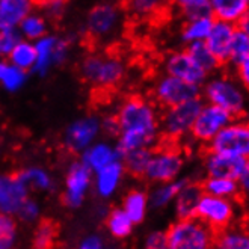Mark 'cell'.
<instances>
[{"instance_id":"obj_1","label":"cell","mask_w":249,"mask_h":249,"mask_svg":"<svg viewBox=\"0 0 249 249\" xmlns=\"http://www.w3.org/2000/svg\"><path fill=\"white\" fill-rule=\"evenodd\" d=\"M80 72L83 80L92 85V98L98 105L109 101L110 95L116 92L125 76V68L120 54L91 53L83 59Z\"/></svg>"},{"instance_id":"obj_2","label":"cell","mask_w":249,"mask_h":249,"mask_svg":"<svg viewBox=\"0 0 249 249\" xmlns=\"http://www.w3.org/2000/svg\"><path fill=\"white\" fill-rule=\"evenodd\" d=\"M204 103L217 106L228 112L232 118L249 116V92L232 72L216 71L201 86Z\"/></svg>"},{"instance_id":"obj_3","label":"cell","mask_w":249,"mask_h":249,"mask_svg":"<svg viewBox=\"0 0 249 249\" xmlns=\"http://www.w3.org/2000/svg\"><path fill=\"white\" fill-rule=\"evenodd\" d=\"M120 133H139L160 141V109L139 94L127 95L115 113Z\"/></svg>"},{"instance_id":"obj_4","label":"cell","mask_w":249,"mask_h":249,"mask_svg":"<svg viewBox=\"0 0 249 249\" xmlns=\"http://www.w3.org/2000/svg\"><path fill=\"white\" fill-rule=\"evenodd\" d=\"M184 162L186 159L181 145L160 138L159 143L153 148L143 178L157 184L174 181L180 177L184 168Z\"/></svg>"},{"instance_id":"obj_5","label":"cell","mask_w":249,"mask_h":249,"mask_svg":"<svg viewBox=\"0 0 249 249\" xmlns=\"http://www.w3.org/2000/svg\"><path fill=\"white\" fill-rule=\"evenodd\" d=\"M216 232L196 216L177 219L165 231L168 249H209L213 248Z\"/></svg>"},{"instance_id":"obj_6","label":"cell","mask_w":249,"mask_h":249,"mask_svg":"<svg viewBox=\"0 0 249 249\" xmlns=\"http://www.w3.org/2000/svg\"><path fill=\"white\" fill-rule=\"evenodd\" d=\"M202 103L199 97L160 110V138L177 143L187 139Z\"/></svg>"},{"instance_id":"obj_7","label":"cell","mask_w":249,"mask_h":249,"mask_svg":"<svg viewBox=\"0 0 249 249\" xmlns=\"http://www.w3.org/2000/svg\"><path fill=\"white\" fill-rule=\"evenodd\" d=\"M240 199H230L202 194L196 207V217L209 225L214 232L222 231L240 219Z\"/></svg>"},{"instance_id":"obj_8","label":"cell","mask_w":249,"mask_h":249,"mask_svg":"<svg viewBox=\"0 0 249 249\" xmlns=\"http://www.w3.org/2000/svg\"><path fill=\"white\" fill-rule=\"evenodd\" d=\"M206 148L249 159V116L232 118Z\"/></svg>"},{"instance_id":"obj_9","label":"cell","mask_w":249,"mask_h":249,"mask_svg":"<svg viewBox=\"0 0 249 249\" xmlns=\"http://www.w3.org/2000/svg\"><path fill=\"white\" fill-rule=\"evenodd\" d=\"M199 97H201L199 86L190 85L181 79L166 74V72L162 77L157 79L151 92V101L160 110L181 105L184 101L199 98Z\"/></svg>"},{"instance_id":"obj_10","label":"cell","mask_w":249,"mask_h":249,"mask_svg":"<svg viewBox=\"0 0 249 249\" xmlns=\"http://www.w3.org/2000/svg\"><path fill=\"white\" fill-rule=\"evenodd\" d=\"M231 120L232 116L224 109L209 103H202L194 125L190 128L189 138L199 145L207 146Z\"/></svg>"},{"instance_id":"obj_11","label":"cell","mask_w":249,"mask_h":249,"mask_svg":"<svg viewBox=\"0 0 249 249\" xmlns=\"http://www.w3.org/2000/svg\"><path fill=\"white\" fill-rule=\"evenodd\" d=\"M163 67L166 74L181 79L190 85H195L199 88L209 77L207 72L195 62V59L189 54L186 49L169 53L163 62Z\"/></svg>"},{"instance_id":"obj_12","label":"cell","mask_w":249,"mask_h":249,"mask_svg":"<svg viewBox=\"0 0 249 249\" xmlns=\"http://www.w3.org/2000/svg\"><path fill=\"white\" fill-rule=\"evenodd\" d=\"M245 159L206 148L202 156V169L206 177H225L239 180L245 168Z\"/></svg>"},{"instance_id":"obj_13","label":"cell","mask_w":249,"mask_h":249,"mask_svg":"<svg viewBox=\"0 0 249 249\" xmlns=\"http://www.w3.org/2000/svg\"><path fill=\"white\" fill-rule=\"evenodd\" d=\"M120 17V11L110 3H101L91 9L86 21V32L89 42L92 44L97 38L106 36L113 31Z\"/></svg>"},{"instance_id":"obj_14","label":"cell","mask_w":249,"mask_h":249,"mask_svg":"<svg viewBox=\"0 0 249 249\" xmlns=\"http://www.w3.org/2000/svg\"><path fill=\"white\" fill-rule=\"evenodd\" d=\"M27 199V187L16 174L0 175V213H17Z\"/></svg>"},{"instance_id":"obj_15","label":"cell","mask_w":249,"mask_h":249,"mask_svg":"<svg viewBox=\"0 0 249 249\" xmlns=\"http://www.w3.org/2000/svg\"><path fill=\"white\" fill-rule=\"evenodd\" d=\"M236 32V24L225 21V20H216L212 26V31L206 38V46L209 50L217 57V61L222 64V67L228 62V53L230 46L232 41V35Z\"/></svg>"},{"instance_id":"obj_16","label":"cell","mask_w":249,"mask_h":249,"mask_svg":"<svg viewBox=\"0 0 249 249\" xmlns=\"http://www.w3.org/2000/svg\"><path fill=\"white\" fill-rule=\"evenodd\" d=\"M91 181V168L85 162L72 163L67 175V192L64 202L70 207H77L83 201L85 192Z\"/></svg>"},{"instance_id":"obj_17","label":"cell","mask_w":249,"mask_h":249,"mask_svg":"<svg viewBox=\"0 0 249 249\" xmlns=\"http://www.w3.org/2000/svg\"><path fill=\"white\" fill-rule=\"evenodd\" d=\"M98 133V121L95 118H83L72 123L65 133V146L71 153L85 150Z\"/></svg>"},{"instance_id":"obj_18","label":"cell","mask_w":249,"mask_h":249,"mask_svg":"<svg viewBox=\"0 0 249 249\" xmlns=\"http://www.w3.org/2000/svg\"><path fill=\"white\" fill-rule=\"evenodd\" d=\"M169 0H123V9L138 20H157L168 9Z\"/></svg>"},{"instance_id":"obj_19","label":"cell","mask_w":249,"mask_h":249,"mask_svg":"<svg viewBox=\"0 0 249 249\" xmlns=\"http://www.w3.org/2000/svg\"><path fill=\"white\" fill-rule=\"evenodd\" d=\"M202 194L204 192H202L201 183L186 180V183L183 184L180 192L174 199L177 217L178 219L194 217L196 214V207H198V202H199V198L202 196Z\"/></svg>"},{"instance_id":"obj_20","label":"cell","mask_w":249,"mask_h":249,"mask_svg":"<svg viewBox=\"0 0 249 249\" xmlns=\"http://www.w3.org/2000/svg\"><path fill=\"white\" fill-rule=\"evenodd\" d=\"M214 23V17L210 12L198 14V16L186 17L181 26V39L186 44L201 42L206 41L207 35L212 31V26Z\"/></svg>"},{"instance_id":"obj_21","label":"cell","mask_w":249,"mask_h":249,"mask_svg":"<svg viewBox=\"0 0 249 249\" xmlns=\"http://www.w3.org/2000/svg\"><path fill=\"white\" fill-rule=\"evenodd\" d=\"M36 62L34 65L35 71L44 72L53 62H57L67 50V44L53 36L42 38L36 44Z\"/></svg>"},{"instance_id":"obj_22","label":"cell","mask_w":249,"mask_h":249,"mask_svg":"<svg viewBox=\"0 0 249 249\" xmlns=\"http://www.w3.org/2000/svg\"><path fill=\"white\" fill-rule=\"evenodd\" d=\"M213 249H249V225L236 222L216 232Z\"/></svg>"},{"instance_id":"obj_23","label":"cell","mask_w":249,"mask_h":249,"mask_svg":"<svg viewBox=\"0 0 249 249\" xmlns=\"http://www.w3.org/2000/svg\"><path fill=\"white\" fill-rule=\"evenodd\" d=\"M210 14L216 20L234 23L249 8V0H209Z\"/></svg>"},{"instance_id":"obj_24","label":"cell","mask_w":249,"mask_h":249,"mask_svg":"<svg viewBox=\"0 0 249 249\" xmlns=\"http://www.w3.org/2000/svg\"><path fill=\"white\" fill-rule=\"evenodd\" d=\"M202 192L213 196L240 199V186L236 178L225 177H206L201 183Z\"/></svg>"},{"instance_id":"obj_25","label":"cell","mask_w":249,"mask_h":249,"mask_svg":"<svg viewBox=\"0 0 249 249\" xmlns=\"http://www.w3.org/2000/svg\"><path fill=\"white\" fill-rule=\"evenodd\" d=\"M31 0H0V23L16 27L18 26L32 9Z\"/></svg>"},{"instance_id":"obj_26","label":"cell","mask_w":249,"mask_h":249,"mask_svg":"<svg viewBox=\"0 0 249 249\" xmlns=\"http://www.w3.org/2000/svg\"><path fill=\"white\" fill-rule=\"evenodd\" d=\"M118 157H120L118 150H113L109 145L100 143V145L92 146V148H89L83 154V162L91 169L100 171L101 168L107 166L109 163L116 162Z\"/></svg>"},{"instance_id":"obj_27","label":"cell","mask_w":249,"mask_h":249,"mask_svg":"<svg viewBox=\"0 0 249 249\" xmlns=\"http://www.w3.org/2000/svg\"><path fill=\"white\" fill-rule=\"evenodd\" d=\"M186 50L189 52V54L194 57L195 62L207 72V74H213V72L219 71L222 68V64L217 61V57L209 50V47L206 46V42H192L187 44Z\"/></svg>"},{"instance_id":"obj_28","label":"cell","mask_w":249,"mask_h":249,"mask_svg":"<svg viewBox=\"0 0 249 249\" xmlns=\"http://www.w3.org/2000/svg\"><path fill=\"white\" fill-rule=\"evenodd\" d=\"M124 166L116 160V162L109 163L107 166L101 168L98 171V178H97V190L100 195L107 196L110 195L116 184H118L120 178H121V174H123Z\"/></svg>"},{"instance_id":"obj_29","label":"cell","mask_w":249,"mask_h":249,"mask_svg":"<svg viewBox=\"0 0 249 249\" xmlns=\"http://www.w3.org/2000/svg\"><path fill=\"white\" fill-rule=\"evenodd\" d=\"M9 59L14 67L23 71L34 68L36 62V47L27 41H18L9 52Z\"/></svg>"},{"instance_id":"obj_30","label":"cell","mask_w":249,"mask_h":249,"mask_svg":"<svg viewBox=\"0 0 249 249\" xmlns=\"http://www.w3.org/2000/svg\"><path fill=\"white\" fill-rule=\"evenodd\" d=\"M59 236V225L53 219H42L34 236V249H53Z\"/></svg>"},{"instance_id":"obj_31","label":"cell","mask_w":249,"mask_h":249,"mask_svg":"<svg viewBox=\"0 0 249 249\" xmlns=\"http://www.w3.org/2000/svg\"><path fill=\"white\" fill-rule=\"evenodd\" d=\"M186 183V178H177L174 181H168V183H160L150 196V202L151 206L156 209H162L166 207L169 202H172L177 196V194L180 192V189L183 187V184Z\"/></svg>"},{"instance_id":"obj_32","label":"cell","mask_w":249,"mask_h":249,"mask_svg":"<svg viewBox=\"0 0 249 249\" xmlns=\"http://www.w3.org/2000/svg\"><path fill=\"white\" fill-rule=\"evenodd\" d=\"M151 153H153V148H138V150L125 153L123 156L124 169L136 178H143V174H145L146 166H148Z\"/></svg>"},{"instance_id":"obj_33","label":"cell","mask_w":249,"mask_h":249,"mask_svg":"<svg viewBox=\"0 0 249 249\" xmlns=\"http://www.w3.org/2000/svg\"><path fill=\"white\" fill-rule=\"evenodd\" d=\"M146 206H148V196L142 190H130L124 199V212L128 214L133 224L143 221Z\"/></svg>"},{"instance_id":"obj_34","label":"cell","mask_w":249,"mask_h":249,"mask_svg":"<svg viewBox=\"0 0 249 249\" xmlns=\"http://www.w3.org/2000/svg\"><path fill=\"white\" fill-rule=\"evenodd\" d=\"M249 54V35L245 32L239 31L236 27V32L232 35V41L230 46V53H228V62L227 65L232 68L236 64H239L242 59Z\"/></svg>"},{"instance_id":"obj_35","label":"cell","mask_w":249,"mask_h":249,"mask_svg":"<svg viewBox=\"0 0 249 249\" xmlns=\"http://www.w3.org/2000/svg\"><path fill=\"white\" fill-rule=\"evenodd\" d=\"M131 227H133V222H131V219L124 210L116 209L110 212L107 217V228L115 237H118V239L127 237L131 232Z\"/></svg>"},{"instance_id":"obj_36","label":"cell","mask_w":249,"mask_h":249,"mask_svg":"<svg viewBox=\"0 0 249 249\" xmlns=\"http://www.w3.org/2000/svg\"><path fill=\"white\" fill-rule=\"evenodd\" d=\"M16 175L26 187H35L39 190H46L52 187V180L49 177V174L44 172L42 169L31 168V169L18 171L16 172Z\"/></svg>"},{"instance_id":"obj_37","label":"cell","mask_w":249,"mask_h":249,"mask_svg":"<svg viewBox=\"0 0 249 249\" xmlns=\"http://www.w3.org/2000/svg\"><path fill=\"white\" fill-rule=\"evenodd\" d=\"M0 82L8 91H16L24 82V71L14 65L0 64Z\"/></svg>"},{"instance_id":"obj_38","label":"cell","mask_w":249,"mask_h":249,"mask_svg":"<svg viewBox=\"0 0 249 249\" xmlns=\"http://www.w3.org/2000/svg\"><path fill=\"white\" fill-rule=\"evenodd\" d=\"M169 3L174 8H177L184 18L210 12L209 0H169Z\"/></svg>"},{"instance_id":"obj_39","label":"cell","mask_w":249,"mask_h":249,"mask_svg":"<svg viewBox=\"0 0 249 249\" xmlns=\"http://www.w3.org/2000/svg\"><path fill=\"white\" fill-rule=\"evenodd\" d=\"M20 31L26 38H42L47 32V26H46V20L41 18L39 16H29L20 23Z\"/></svg>"},{"instance_id":"obj_40","label":"cell","mask_w":249,"mask_h":249,"mask_svg":"<svg viewBox=\"0 0 249 249\" xmlns=\"http://www.w3.org/2000/svg\"><path fill=\"white\" fill-rule=\"evenodd\" d=\"M16 240V222L9 214L0 213V249H11Z\"/></svg>"},{"instance_id":"obj_41","label":"cell","mask_w":249,"mask_h":249,"mask_svg":"<svg viewBox=\"0 0 249 249\" xmlns=\"http://www.w3.org/2000/svg\"><path fill=\"white\" fill-rule=\"evenodd\" d=\"M16 27H9L0 23V56H8L12 47L18 42Z\"/></svg>"},{"instance_id":"obj_42","label":"cell","mask_w":249,"mask_h":249,"mask_svg":"<svg viewBox=\"0 0 249 249\" xmlns=\"http://www.w3.org/2000/svg\"><path fill=\"white\" fill-rule=\"evenodd\" d=\"M232 74L236 76V79L243 85L245 89L249 92V54L242 59L239 64H236L232 68Z\"/></svg>"},{"instance_id":"obj_43","label":"cell","mask_w":249,"mask_h":249,"mask_svg":"<svg viewBox=\"0 0 249 249\" xmlns=\"http://www.w3.org/2000/svg\"><path fill=\"white\" fill-rule=\"evenodd\" d=\"M67 2H68V0H49L47 5L44 6V9L47 11L49 17L52 20L57 21L64 16L65 8H67Z\"/></svg>"},{"instance_id":"obj_44","label":"cell","mask_w":249,"mask_h":249,"mask_svg":"<svg viewBox=\"0 0 249 249\" xmlns=\"http://www.w3.org/2000/svg\"><path fill=\"white\" fill-rule=\"evenodd\" d=\"M239 186H240V201L249 202V159H246L245 168L239 177Z\"/></svg>"},{"instance_id":"obj_45","label":"cell","mask_w":249,"mask_h":249,"mask_svg":"<svg viewBox=\"0 0 249 249\" xmlns=\"http://www.w3.org/2000/svg\"><path fill=\"white\" fill-rule=\"evenodd\" d=\"M145 249H168L165 232L163 231L151 232L148 236V239H146V242H145Z\"/></svg>"},{"instance_id":"obj_46","label":"cell","mask_w":249,"mask_h":249,"mask_svg":"<svg viewBox=\"0 0 249 249\" xmlns=\"http://www.w3.org/2000/svg\"><path fill=\"white\" fill-rule=\"evenodd\" d=\"M17 213L20 214L21 219H24V221L29 222V221H34V219L36 217V214H38V207H36V204L32 202L31 199H26Z\"/></svg>"},{"instance_id":"obj_47","label":"cell","mask_w":249,"mask_h":249,"mask_svg":"<svg viewBox=\"0 0 249 249\" xmlns=\"http://www.w3.org/2000/svg\"><path fill=\"white\" fill-rule=\"evenodd\" d=\"M236 27L239 29V31L245 32L246 35H249V8L242 14L240 18L236 21Z\"/></svg>"},{"instance_id":"obj_48","label":"cell","mask_w":249,"mask_h":249,"mask_svg":"<svg viewBox=\"0 0 249 249\" xmlns=\"http://www.w3.org/2000/svg\"><path fill=\"white\" fill-rule=\"evenodd\" d=\"M77 249H101V240L98 237L86 239Z\"/></svg>"},{"instance_id":"obj_49","label":"cell","mask_w":249,"mask_h":249,"mask_svg":"<svg viewBox=\"0 0 249 249\" xmlns=\"http://www.w3.org/2000/svg\"><path fill=\"white\" fill-rule=\"evenodd\" d=\"M47 2H49V0H31V3L34 6H38V8H44L47 5Z\"/></svg>"},{"instance_id":"obj_50","label":"cell","mask_w":249,"mask_h":249,"mask_svg":"<svg viewBox=\"0 0 249 249\" xmlns=\"http://www.w3.org/2000/svg\"><path fill=\"white\" fill-rule=\"evenodd\" d=\"M209 249H213V248H209Z\"/></svg>"}]
</instances>
